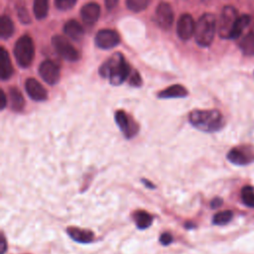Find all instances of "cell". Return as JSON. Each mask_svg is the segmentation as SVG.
Returning <instances> with one entry per match:
<instances>
[{
    "label": "cell",
    "instance_id": "cell-33",
    "mask_svg": "<svg viewBox=\"0 0 254 254\" xmlns=\"http://www.w3.org/2000/svg\"><path fill=\"white\" fill-rule=\"evenodd\" d=\"M221 204H222V199L220 197H215L210 202L211 208H218Z\"/></svg>",
    "mask_w": 254,
    "mask_h": 254
},
{
    "label": "cell",
    "instance_id": "cell-27",
    "mask_svg": "<svg viewBox=\"0 0 254 254\" xmlns=\"http://www.w3.org/2000/svg\"><path fill=\"white\" fill-rule=\"evenodd\" d=\"M15 7H16V12H17L19 20L25 25L30 24L31 23V18H30V15H29V12L27 10V7H26L25 3L20 1L15 5Z\"/></svg>",
    "mask_w": 254,
    "mask_h": 254
},
{
    "label": "cell",
    "instance_id": "cell-13",
    "mask_svg": "<svg viewBox=\"0 0 254 254\" xmlns=\"http://www.w3.org/2000/svg\"><path fill=\"white\" fill-rule=\"evenodd\" d=\"M25 89L28 95L35 101H44L48 97L45 87L35 78H28L25 82Z\"/></svg>",
    "mask_w": 254,
    "mask_h": 254
},
{
    "label": "cell",
    "instance_id": "cell-7",
    "mask_svg": "<svg viewBox=\"0 0 254 254\" xmlns=\"http://www.w3.org/2000/svg\"><path fill=\"white\" fill-rule=\"evenodd\" d=\"M227 160L237 166L249 165L254 161V150L249 145L232 148L227 153Z\"/></svg>",
    "mask_w": 254,
    "mask_h": 254
},
{
    "label": "cell",
    "instance_id": "cell-34",
    "mask_svg": "<svg viewBox=\"0 0 254 254\" xmlns=\"http://www.w3.org/2000/svg\"><path fill=\"white\" fill-rule=\"evenodd\" d=\"M1 110H3L5 107H6V105H7V97H6V94H5V92L1 89Z\"/></svg>",
    "mask_w": 254,
    "mask_h": 254
},
{
    "label": "cell",
    "instance_id": "cell-17",
    "mask_svg": "<svg viewBox=\"0 0 254 254\" xmlns=\"http://www.w3.org/2000/svg\"><path fill=\"white\" fill-rule=\"evenodd\" d=\"M0 63H1L0 77L2 80H7L13 74V66H12V63H11L9 54L4 49V47L0 48Z\"/></svg>",
    "mask_w": 254,
    "mask_h": 254
},
{
    "label": "cell",
    "instance_id": "cell-18",
    "mask_svg": "<svg viewBox=\"0 0 254 254\" xmlns=\"http://www.w3.org/2000/svg\"><path fill=\"white\" fill-rule=\"evenodd\" d=\"M189 94L187 88L181 84L171 85L158 93L159 98H182Z\"/></svg>",
    "mask_w": 254,
    "mask_h": 254
},
{
    "label": "cell",
    "instance_id": "cell-24",
    "mask_svg": "<svg viewBox=\"0 0 254 254\" xmlns=\"http://www.w3.org/2000/svg\"><path fill=\"white\" fill-rule=\"evenodd\" d=\"M33 11L38 20L46 18L49 13V0H34Z\"/></svg>",
    "mask_w": 254,
    "mask_h": 254
},
{
    "label": "cell",
    "instance_id": "cell-30",
    "mask_svg": "<svg viewBox=\"0 0 254 254\" xmlns=\"http://www.w3.org/2000/svg\"><path fill=\"white\" fill-rule=\"evenodd\" d=\"M128 82L131 86H134V87H140L142 85V78L137 70L131 71L128 77Z\"/></svg>",
    "mask_w": 254,
    "mask_h": 254
},
{
    "label": "cell",
    "instance_id": "cell-14",
    "mask_svg": "<svg viewBox=\"0 0 254 254\" xmlns=\"http://www.w3.org/2000/svg\"><path fill=\"white\" fill-rule=\"evenodd\" d=\"M100 16V6L97 3L89 2L82 6L80 17L86 26H92Z\"/></svg>",
    "mask_w": 254,
    "mask_h": 254
},
{
    "label": "cell",
    "instance_id": "cell-19",
    "mask_svg": "<svg viewBox=\"0 0 254 254\" xmlns=\"http://www.w3.org/2000/svg\"><path fill=\"white\" fill-rule=\"evenodd\" d=\"M9 99L11 109L15 112H20L24 109L25 100L21 91L17 87H11L9 89Z\"/></svg>",
    "mask_w": 254,
    "mask_h": 254
},
{
    "label": "cell",
    "instance_id": "cell-1",
    "mask_svg": "<svg viewBox=\"0 0 254 254\" xmlns=\"http://www.w3.org/2000/svg\"><path fill=\"white\" fill-rule=\"evenodd\" d=\"M131 71L130 65L120 53L114 54L99 67V74L104 78H108L113 85L122 84L129 77Z\"/></svg>",
    "mask_w": 254,
    "mask_h": 254
},
{
    "label": "cell",
    "instance_id": "cell-36",
    "mask_svg": "<svg viewBox=\"0 0 254 254\" xmlns=\"http://www.w3.org/2000/svg\"><path fill=\"white\" fill-rule=\"evenodd\" d=\"M142 183H144L147 186V188H149V189H155V186L152 183H150L149 181H147L146 179H142Z\"/></svg>",
    "mask_w": 254,
    "mask_h": 254
},
{
    "label": "cell",
    "instance_id": "cell-31",
    "mask_svg": "<svg viewBox=\"0 0 254 254\" xmlns=\"http://www.w3.org/2000/svg\"><path fill=\"white\" fill-rule=\"evenodd\" d=\"M173 241V236L169 232H165L160 236V242L163 245H169Z\"/></svg>",
    "mask_w": 254,
    "mask_h": 254
},
{
    "label": "cell",
    "instance_id": "cell-12",
    "mask_svg": "<svg viewBox=\"0 0 254 254\" xmlns=\"http://www.w3.org/2000/svg\"><path fill=\"white\" fill-rule=\"evenodd\" d=\"M195 23L191 15L186 13L181 15L177 23V34L183 41H188L194 35Z\"/></svg>",
    "mask_w": 254,
    "mask_h": 254
},
{
    "label": "cell",
    "instance_id": "cell-26",
    "mask_svg": "<svg viewBox=\"0 0 254 254\" xmlns=\"http://www.w3.org/2000/svg\"><path fill=\"white\" fill-rule=\"evenodd\" d=\"M233 217V212L231 210H223L215 213L212 217V223L215 225H225Z\"/></svg>",
    "mask_w": 254,
    "mask_h": 254
},
{
    "label": "cell",
    "instance_id": "cell-5",
    "mask_svg": "<svg viewBox=\"0 0 254 254\" xmlns=\"http://www.w3.org/2000/svg\"><path fill=\"white\" fill-rule=\"evenodd\" d=\"M238 16L239 15L235 7L226 5L222 8L218 20V34L220 38L230 39L231 32Z\"/></svg>",
    "mask_w": 254,
    "mask_h": 254
},
{
    "label": "cell",
    "instance_id": "cell-6",
    "mask_svg": "<svg viewBox=\"0 0 254 254\" xmlns=\"http://www.w3.org/2000/svg\"><path fill=\"white\" fill-rule=\"evenodd\" d=\"M52 45L58 55H60L63 59L69 62H75L79 59L78 52L66 38L61 35H56L52 38Z\"/></svg>",
    "mask_w": 254,
    "mask_h": 254
},
{
    "label": "cell",
    "instance_id": "cell-37",
    "mask_svg": "<svg viewBox=\"0 0 254 254\" xmlns=\"http://www.w3.org/2000/svg\"><path fill=\"white\" fill-rule=\"evenodd\" d=\"M203 1H206V0H203Z\"/></svg>",
    "mask_w": 254,
    "mask_h": 254
},
{
    "label": "cell",
    "instance_id": "cell-25",
    "mask_svg": "<svg viewBox=\"0 0 254 254\" xmlns=\"http://www.w3.org/2000/svg\"><path fill=\"white\" fill-rule=\"evenodd\" d=\"M242 202L248 207H254V188L252 186H244L241 190Z\"/></svg>",
    "mask_w": 254,
    "mask_h": 254
},
{
    "label": "cell",
    "instance_id": "cell-15",
    "mask_svg": "<svg viewBox=\"0 0 254 254\" xmlns=\"http://www.w3.org/2000/svg\"><path fill=\"white\" fill-rule=\"evenodd\" d=\"M66 232L72 240L79 243H89L94 238L93 232L88 229H81L74 226H69L67 227Z\"/></svg>",
    "mask_w": 254,
    "mask_h": 254
},
{
    "label": "cell",
    "instance_id": "cell-10",
    "mask_svg": "<svg viewBox=\"0 0 254 254\" xmlns=\"http://www.w3.org/2000/svg\"><path fill=\"white\" fill-rule=\"evenodd\" d=\"M94 42L99 49L108 50L120 43V36L115 30L103 29L97 32L94 38Z\"/></svg>",
    "mask_w": 254,
    "mask_h": 254
},
{
    "label": "cell",
    "instance_id": "cell-20",
    "mask_svg": "<svg viewBox=\"0 0 254 254\" xmlns=\"http://www.w3.org/2000/svg\"><path fill=\"white\" fill-rule=\"evenodd\" d=\"M250 22H251V17L248 14L239 15L237 20H236V22H235V24H234L233 30L231 32L230 39H233V40L238 39L242 35L244 30L248 27Z\"/></svg>",
    "mask_w": 254,
    "mask_h": 254
},
{
    "label": "cell",
    "instance_id": "cell-8",
    "mask_svg": "<svg viewBox=\"0 0 254 254\" xmlns=\"http://www.w3.org/2000/svg\"><path fill=\"white\" fill-rule=\"evenodd\" d=\"M115 122L119 127L120 131L123 133L125 138H133L139 130L137 123L123 110H117L115 112Z\"/></svg>",
    "mask_w": 254,
    "mask_h": 254
},
{
    "label": "cell",
    "instance_id": "cell-4",
    "mask_svg": "<svg viewBox=\"0 0 254 254\" xmlns=\"http://www.w3.org/2000/svg\"><path fill=\"white\" fill-rule=\"evenodd\" d=\"M14 56L21 67H28L34 61L35 46L29 35L20 37L14 46Z\"/></svg>",
    "mask_w": 254,
    "mask_h": 254
},
{
    "label": "cell",
    "instance_id": "cell-32",
    "mask_svg": "<svg viewBox=\"0 0 254 254\" xmlns=\"http://www.w3.org/2000/svg\"><path fill=\"white\" fill-rule=\"evenodd\" d=\"M118 2L119 0H105V7L108 11L113 10L117 6Z\"/></svg>",
    "mask_w": 254,
    "mask_h": 254
},
{
    "label": "cell",
    "instance_id": "cell-2",
    "mask_svg": "<svg viewBox=\"0 0 254 254\" xmlns=\"http://www.w3.org/2000/svg\"><path fill=\"white\" fill-rule=\"evenodd\" d=\"M189 121L195 129L206 133L217 132L224 126V118L216 109L192 110L189 114Z\"/></svg>",
    "mask_w": 254,
    "mask_h": 254
},
{
    "label": "cell",
    "instance_id": "cell-22",
    "mask_svg": "<svg viewBox=\"0 0 254 254\" xmlns=\"http://www.w3.org/2000/svg\"><path fill=\"white\" fill-rule=\"evenodd\" d=\"M15 31L14 23L7 15H2L0 18V37L5 40L10 38Z\"/></svg>",
    "mask_w": 254,
    "mask_h": 254
},
{
    "label": "cell",
    "instance_id": "cell-3",
    "mask_svg": "<svg viewBox=\"0 0 254 254\" xmlns=\"http://www.w3.org/2000/svg\"><path fill=\"white\" fill-rule=\"evenodd\" d=\"M216 32V19L211 13H204L195 23V42L201 47H208Z\"/></svg>",
    "mask_w": 254,
    "mask_h": 254
},
{
    "label": "cell",
    "instance_id": "cell-23",
    "mask_svg": "<svg viewBox=\"0 0 254 254\" xmlns=\"http://www.w3.org/2000/svg\"><path fill=\"white\" fill-rule=\"evenodd\" d=\"M239 48L243 55L254 56V32H250L242 37L239 42Z\"/></svg>",
    "mask_w": 254,
    "mask_h": 254
},
{
    "label": "cell",
    "instance_id": "cell-28",
    "mask_svg": "<svg viewBox=\"0 0 254 254\" xmlns=\"http://www.w3.org/2000/svg\"><path fill=\"white\" fill-rule=\"evenodd\" d=\"M125 3L130 11L141 12L148 7L150 0H126Z\"/></svg>",
    "mask_w": 254,
    "mask_h": 254
},
{
    "label": "cell",
    "instance_id": "cell-29",
    "mask_svg": "<svg viewBox=\"0 0 254 254\" xmlns=\"http://www.w3.org/2000/svg\"><path fill=\"white\" fill-rule=\"evenodd\" d=\"M54 2H55V6L59 10L66 11L71 9L75 5L76 0H54Z\"/></svg>",
    "mask_w": 254,
    "mask_h": 254
},
{
    "label": "cell",
    "instance_id": "cell-11",
    "mask_svg": "<svg viewBox=\"0 0 254 254\" xmlns=\"http://www.w3.org/2000/svg\"><path fill=\"white\" fill-rule=\"evenodd\" d=\"M157 24L164 30H169L174 22V11L172 6L167 2H161L155 12Z\"/></svg>",
    "mask_w": 254,
    "mask_h": 254
},
{
    "label": "cell",
    "instance_id": "cell-21",
    "mask_svg": "<svg viewBox=\"0 0 254 254\" xmlns=\"http://www.w3.org/2000/svg\"><path fill=\"white\" fill-rule=\"evenodd\" d=\"M133 219L139 229H146L150 227L153 222L152 215L145 210H136L133 213Z\"/></svg>",
    "mask_w": 254,
    "mask_h": 254
},
{
    "label": "cell",
    "instance_id": "cell-35",
    "mask_svg": "<svg viewBox=\"0 0 254 254\" xmlns=\"http://www.w3.org/2000/svg\"><path fill=\"white\" fill-rule=\"evenodd\" d=\"M1 254H4L7 250V243H6V239L5 236L2 234V238H1Z\"/></svg>",
    "mask_w": 254,
    "mask_h": 254
},
{
    "label": "cell",
    "instance_id": "cell-16",
    "mask_svg": "<svg viewBox=\"0 0 254 254\" xmlns=\"http://www.w3.org/2000/svg\"><path fill=\"white\" fill-rule=\"evenodd\" d=\"M64 32L73 41H80L84 34L82 26L76 20H68L64 26Z\"/></svg>",
    "mask_w": 254,
    "mask_h": 254
},
{
    "label": "cell",
    "instance_id": "cell-9",
    "mask_svg": "<svg viewBox=\"0 0 254 254\" xmlns=\"http://www.w3.org/2000/svg\"><path fill=\"white\" fill-rule=\"evenodd\" d=\"M39 74L48 84L54 85L60 79V65L51 60H46L39 66Z\"/></svg>",
    "mask_w": 254,
    "mask_h": 254
}]
</instances>
